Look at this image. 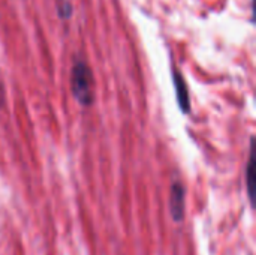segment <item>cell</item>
Segmentation results:
<instances>
[{"instance_id":"cell-4","label":"cell","mask_w":256,"mask_h":255,"mask_svg":"<svg viewBox=\"0 0 256 255\" xmlns=\"http://www.w3.org/2000/svg\"><path fill=\"white\" fill-rule=\"evenodd\" d=\"M246 186H248V195L254 206V155H250L249 162L246 165Z\"/></svg>"},{"instance_id":"cell-2","label":"cell","mask_w":256,"mask_h":255,"mask_svg":"<svg viewBox=\"0 0 256 255\" xmlns=\"http://www.w3.org/2000/svg\"><path fill=\"white\" fill-rule=\"evenodd\" d=\"M170 212L174 222L180 224L186 216V189L182 182H174L170 191Z\"/></svg>"},{"instance_id":"cell-3","label":"cell","mask_w":256,"mask_h":255,"mask_svg":"<svg viewBox=\"0 0 256 255\" xmlns=\"http://www.w3.org/2000/svg\"><path fill=\"white\" fill-rule=\"evenodd\" d=\"M172 83L176 86V95H177V102L182 108L183 113H189L190 110V99H189V92H188V86L186 81L183 78V75L180 74L178 69H174L172 74Z\"/></svg>"},{"instance_id":"cell-1","label":"cell","mask_w":256,"mask_h":255,"mask_svg":"<svg viewBox=\"0 0 256 255\" xmlns=\"http://www.w3.org/2000/svg\"><path fill=\"white\" fill-rule=\"evenodd\" d=\"M70 86H72V93H74L75 99L82 107H87L93 102V89H94L93 86H94V83H93L92 69L86 62L78 60L74 63Z\"/></svg>"},{"instance_id":"cell-5","label":"cell","mask_w":256,"mask_h":255,"mask_svg":"<svg viewBox=\"0 0 256 255\" xmlns=\"http://www.w3.org/2000/svg\"><path fill=\"white\" fill-rule=\"evenodd\" d=\"M58 14L62 18H69L72 14V5L68 0H62L58 3Z\"/></svg>"}]
</instances>
